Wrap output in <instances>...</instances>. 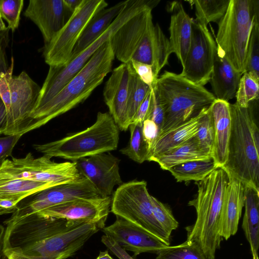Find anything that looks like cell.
Segmentation results:
<instances>
[{
	"instance_id": "6da1fadb",
	"label": "cell",
	"mask_w": 259,
	"mask_h": 259,
	"mask_svg": "<svg viewBox=\"0 0 259 259\" xmlns=\"http://www.w3.org/2000/svg\"><path fill=\"white\" fill-rule=\"evenodd\" d=\"M4 224L3 259H66L74 242L65 230L82 223L35 213Z\"/></svg>"
},
{
	"instance_id": "7a4b0ae2",
	"label": "cell",
	"mask_w": 259,
	"mask_h": 259,
	"mask_svg": "<svg viewBox=\"0 0 259 259\" xmlns=\"http://www.w3.org/2000/svg\"><path fill=\"white\" fill-rule=\"evenodd\" d=\"M229 177L222 167L204 179L195 182L196 197L188 202L196 212L194 224L186 228L187 240L196 244L207 259H215L217 249L223 240L219 233V221L224 196Z\"/></svg>"
},
{
	"instance_id": "3957f363",
	"label": "cell",
	"mask_w": 259,
	"mask_h": 259,
	"mask_svg": "<svg viewBox=\"0 0 259 259\" xmlns=\"http://www.w3.org/2000/svg\"><path fill=\"white\" fill-rule=\"evenodd\" d=\"M114 58L108 39L53 99L32 112L31 115L33 121L32 130L41 127L84 101L111 71Z\"/></svg>"
},
{
	"instance_id": "277c9868",
	"label": "cell",
	"mask_w": 259,
	"mask_h": 259,
	"mask_svg": "<svg viewBox=\"0 0 259 259\" xmlns=\"http://www.w3.org/2000/svg\"><path fill=\"white\" fill-rule=\"evenodd\" d=\"M231 130L227 161L222 167L229 177L259 190V130L250 103L230 104Z\"/></svg>"
},
{
	"instance_id": "5b68a950",
	"label": "cell",
	"mask_w": 259,
	"mask_h": 259,
	"mask_svg": "<svg viewBox=\"0 0 259 259\" xmlns=\"http://www.w3.org/2000/svg\"><path fill=\"white\" fill-rule=\"evenodd\" d=\"M152 89L164 110L160 135L198 115L216 99L203 86L168 71L158 78Z\"/></svg>"
},
{
	"instance_id": "8992f818",
	"label": "cell",
	"mask_w": 259,
	"mask_h": 259,
	"mask_svg": "<svg viewBox=\"0 0 259 259\" xmlns=\"http://www.w3.org/2000/svg\"><path fill=\"white\" fill-rule=\"evenodd\" d=\"M119 128L108 112H99L95 123L87 128L33 148L50 158L60 157L75 162L83 158L117 149Z\"/></svg>"
},
{
	"instance_id": "52a82bcc",
	"label": "cell",
	"mask_w": 259,
	"mask_h": 259,
	"mask_svg": "<svg viewBox=\"0 0 259 259\" xmlns=\"http://www.w3.org/2000/svg\"><path fill=\"white\" fill-rule=\"evenodd\" d=\"M259 21V1L230 0L227 10L218 22L217 49L233 68L245 71L248 41L254 23Z\"/></svg>"
},
{
	"instance_id": "ba28073f",
	"label": "cell",
	"mask_w": 259,
	"mask_h": 259,
	"mask_svg": "<svg viewBox=\"0 0 259 259\" xmlns=\"http://www.w3.org/2000/svg\"><path fill=\"white\" fill-rule=\"evenodd\" d=\"M14 61L6 73L0 74V97L7 111V126L4 135H23L32 130L31 115L36 106L40 87L23 71L13 75Z\"/></svg>"
},
{
	"instance_id": "9c48e42d",
	"label": "cell",
	"mask_w": 259,
	"mask_h": 259,
	"mask_svg": "<svg viewBox=\"0 0 259 259\" xmlns=\"http://www.w3.org/2000/svg\"><path fill=\"white\" fill-rule=\"evenodd\" d=\"M149 0H127L125 8L114 19L109 28L90 46L66 64L50 66L40 88L34 110L44 106L53 99L88 62L95 52L121 26L136 14L150 7Z\"/></svg>"
},
{
	"instance_id": "30bf717a",
	"label": "cell",
	"mask_w": 259,
	"mask_h": 259,
	"mask_svg": "<svg viewBox=\"0 0 259 259\" xmlns=\"http://www.w3.org/2000/svg\"><path fill=\"white\" fill-rule=\"evenodd\" d=\"M151 196L144 181L133 180L122 183L111 197V211L156 236L169 246L170 237L153 215Z\"/></svg>"
},
{
	"instance_id": "8fae6325",
	"label": "cell",
	"mask_w": 259,
	"mask_h": 259,
	"mask_svg": "<svg viewBox=\"0 0 259 259\" xmlns=\"http://www.w3.org/2000/svg\"><path fill=\"white\" fill-rule=\"evenodd\" d=\"M104 0H83L51 41L44 46L43 55L49 66H61L70 60L74 47L92 17L106 8Z\"/></svg>"
},
{
	"instance_id": "7c38bea8",
	"label": "cell",
	"mask_w": 259,
	"mask_h": 259,
	"mask_svg": "<svg viewBox=\"0 0 259 259\" xmlns=\"http://www.w3.org/2000/svg\"><path fill=\"white\" fill-rule=\"evenodd\" d=\"M99 197L92 183L82 176L77 181L56 185L26 197L17 205L7 220H15L70 201Z\"/></svg>"
},
{
	"instance_id": "4fadbf2b",
	"label": "cell",
	"mask_w": 259,
	"mask_h": 259,
	"mask_svg": "<svg viewBox=\"0 0 259 259\" xmlns=\"http://www.w3.org/2000/svg\"><path fill=\"white\" fill-rule=\"evenodd\" d=\"M217 50L216 42L207 26L193 19L191 44L180 74L204 87L210 79Z\"/></svg>"
},
{
	"instance_id": "5bb4252c",
	"label": "cell",
	"mask_w": 259,
	"mask_h": 259,
	"mask_svg": "<svg viewBox=\"0 0 259 259\" xmlns=\"http://www.w3.org/2000/svg\"><path fill=\"white\" fill-rule=\"evenodd\" d=\"M43 155L34 158L31 153L24 157H12L11 163L21 178L37 182L56 185L73 182L82 178L75 162H56Z\"/></svg>"
},
{
	"instance_id": "9a60e30c",
	"label": "cell",
	"mask_w": 259,
	"mask_h": 259,
	"mask_svg": "<svg viewBox=\"0 0 259 259\" xmlns=\"http://www.w3.org/2000/svg\"><path fill=\"white\" fill-rule=\"evenodd\" d=\"M75 162L80 174L92 183L101 197H111L114 187L122 184L120 160L109 152L83 158Z\"/></svg>"
},
{
	"instance_id": "2e32d148",
	"label": "cell",
	"mask_w": 259,
	"mask_h": 259,
	"mask_svg": "<svg viewBox=\"0 0 259 259\" xmlns=\"http://www.w3.org/2000/svg\"><path fill=\"white\" fill-rule=\"evenodd\" d=\"M114 222L104 227L103 232L125 251L134 256L145 252L158 253L168 246L164 241L143 228L119 217Z\"/></svg>"
},
{
	"instance_id": "e0dca14e",
	"label": "cell",
	"mask_w": 259,
	"mask_h": 259,
	"mask_svg": "<svg viewBox=\"0 0 259 259\" xmlns=\"http://www.w3.org/2000/svg\"><path fill=\"white\" fill-rule=\"evenodd\" d=\"M111 202V197L78 199L49 207L37 213L80 223H105Z\"/></svg>"
},
{
	"instance_id": "ac0fdd59",
	"label": "cell",
	"mask_w": 259,
	"mask_h": 259,
	"mask_svg": "<svg viewBox=\"0 0 259 259\" xmlns=\"http://www.w3.org/2000/svg\"><path fill=\"white\" fill-rule=\"evenodd\" d=\"M151 7H147L130 18L110 37L114 57L122 63L130 61L152 24Z\"/></svg>"
},
{
	"instance_id": "d6986e66",
	"label": "cell",
	"mask_w": 259,
	"mask_h": 259,
	"mask_svg": "<svg viewBox=\"0 0 259 259\" xmlns=\"http://www.w3.org/2000/svg\"><path fill=\"white\" fill-rule=\"evenodd\" d=\"M73 13L64 0H30L23 15L38 27L45 45L64 27Z\"/></svg>"
},
{
	"instance_id": "ffe728a7",
	"label": "cell",
	"mask_w": 259,
	"mask_h": 259,
	"mask_svg": "<svg viewBox=\"0 0 259 259\" xmlns=\"http://www.w3.org/2000/svg\"><path fill=\"white\" fill-rule=\"evenodd\" d=\"M129 69L127 64L122 63L114 68L104 90V101L119 130L126 131L130 125L127 112Z\"/></svg>"
},
{
	"instance_id": "44dd1931",
	"label": "cell",
	"mask_w": 259,
	"mask_h": 259,
	"mask_svg": "<svg viewBox=\"0 0 259 259\" xmlns=\"http://www.w3.org/2000/svg\"><path fill=\"white\" fill-rule=\"evenodd\" d=\"M47 184L20 177L13 168L10 159L0 166V207L15 209L17 205L26 197L52 187Z\"/></svg>"
},
{
	"instance_id": "7402d4cb",
	"label": "cell",
	"mask_w": 259,
	"mask_h": 259,
	"mask_svg": "<svg viewBox=\"0 0 259 259\" xmlns=\"http://www.w3.org/2000/svg\"><path fill=\"white\" fill-rule=\"evenodd\" d=\"M172 53L169 39L158 23L151 25L131 60L152 66L158 77L161 69L168 64Z\"/></svg>"
},
{
	"instance_id": "603a6c76",
	"label": "cell",
	"mask_w": 259,
	"mask_h": 259,
	"mask_svg": "<svg viewBox=\"0 0 259 259\" xmlns=\"http://www.w3.org/2000/svg\"><path fill=\"white\" fill-rule=\"evenodd\" d=\"M244 185L239 180L229 177L219 221V233L223 239L227 240L236 234L244 206Z\"/></svg>"
},
{
	"instance_id": "cb8c5ba5",
	"label": "cell",
	"mask_w": 259,
	"mask_h": 259,
	"mask_svg": "<svg viewBox=\"0 0 259 259\" xmlns=\"http://www.w3.org/2000/svg\"><path fill=\"white\" fill-rule=\"evenodd\" d=\"M230 104L216 99L209 107L214 131L212 158L218 167H223L227 159L231 130Z\"/></svg>"
},
{
	"instance_id": "d4e9b609",
	"label": "cell",
	"mask_w": 259,
	"mask_h": 259,
	"mask_svg": "<svg viewBox=\"0 0 259 259\" xmlns=\"http://www.w3.org/2000/svg\"><path fill=\"white\" fill-rule=\"evenodd\" d=\"M170 10L169 44L172 53L176 55L183 66L191 44L193 19L180 3L174 2Z\"/></svg>"
},
{
	"instance_id": "484cf974",
	"label": "cell",
	"mask_w": 259,
	"mask_h": 259,
	"mask_svg": "<svg viewBox=\"0 0 259 259\" xmlns=\"http://www.w3.org/2000/svg\"><path fill=\"white\" fill-rule=\"evenodd\" d=\"M242 74L236 71L217 49L209 81L215 98L228 102L235 97Z\"/></svg>"
},
{
	"instance_id": "4316f807",
	"label": "cell",
	"mask_w": 259,
	"mask_h": 259,
	"mask_svg": "<svg viewBox=\"0 0 259 259\" xmlns=\"http://www.w3.org/2000/svg\"><path fill=\"white\" fill-rule=\"evenodd\" d=\"M127 1H122L109 8H105L92 17L76 42L70 60L90 46L109 28L125 8Z\"/></svg>"
},
{
	"instance_id": "83f0119b",
	"label": "cell",
	"mask_w": 259,
	"mask_h": 259,
	"mask_svg": "<svg viewBox=\"0 0 259 259\" xmlns=\"http://www.w3.org/2000/svg\"><path fill=\"white\" fill-rule=\"evenodd\" d=\"M205 109L198 115L160 134L151 151L148 161H152L162 153L194 137Z\"/></svg>"
},
{
	"instance_id": "f1b7e54d",
	"label": "cell",
	"mask_w": 259,
	"mask_h": 259,
	"mask_svg": "<svg viewBox=\"0 0 259 259\" xmlns=\"http://www.w3.org/2000/svg\"><path fill=\"white\" fill-rule=\"evenodd\" d=\"M245 187V210L242 227L250 248L252 259H258L259 190Z\"/></svg>"
},
{
	"instance_id": "f546056e",
	"label": "cell",
	"mask_w": 259,
	"mask_h": 259,
	"mask_svg": "<svg viewBox=\"0 0 259 259\" xmlns=\"http://www.w3.org/2000/svg\"><path fill=\"white\" fill-rule=\"evenodd\" d=\"M211 158L199 149L194 137L162 153L152 161L157 162L162 169L168 170L175 165L188 161Z\"/></svg>"
},
{
	"instance_id": "4dcf8cb0",
	"label": "cell",
	"mask_w": 259,
	"mask_h": 259,
	"mask_svg": "<svg viewBox=\"0 0 259 259\" xmlns=\"http://www.w3.org/2000/svg\"><path fill=\"white\" fill-rule=\"evenodd\" d=\"M219 168L212 158L195 160L175 165L168 171L178 182L200 181Z\"/></svg>"
},
{
	"instance_id": "1f68e13d",
	"label": "cell",
	"mask_w": 259,
	"mask_h": 259,
	"mask_svg": "<svg viewBox=\"0 0 259 259\" xmlns=\"http://www.w3.org/2000/svg\"><path fill=\"white\" fill-rule=\"evenodd\" d=\"M195 8L196 19L201 25L207 26L210 22L218 23L225 15L230 0L191 1Z\"/></svg>"
},
{
	"instance_id": "d6a6232c",
	"label": "cell",
	"mask_w": 259,
	"mask_h": 259,
	"mask_svg": "<svg viewBox=\"0 0 259 259\" xmlns=\"http://www.w3.org/2000/svg\"><path fill=\"white\" fill-rule=\"evenodd\" d=\"M126 64L128 65L129 69L127 112L131 124L139 106L151 90V88L141 80L130 62Z\"/></svg>"
},
{
	"instance_id": "836d02e7",
	"label": "cell",
	"mask_w": 259,
	"mask_h": 259,
	"mask_svg": "<svg viewBox=\"0 0 259 259\" xmlns=\"http://www.w3.org/2000/svg\"><path fill=\"white\" fill-rule=\"evenodd\" d=\"M128 128L130 131L128 143L120 152L139 163L148 161L150 150L143 137L142 123H131Z\"/></svg>"
},
{
	"instance_id": "e575fe53",
	"label": "cell",
	"mask_w": 259,
	"mask_h": 259,
	"mask_svg": "<svg viewBox=\"0 0 259 259\" xmlns=\"http://www.w3.org/2000/svg\"><path fill=\"white\" fill-rule=\"evenodd\" d=\"M156 259H207L198 246L189 240L167 246L157 253Z\"/></svg>"
},
{
	"instance_id": "d590c367",
	"label": "cell",
	"mask_w": 259,
	"mask_h": 259,
	"mask_svg": "<svg viewBox=\"0 0 259 259\" xmlns=\"http://www.w3.org/2000/svg\"><path fill=\"white\" fill-rule=\"evenodd\" d=\"M259 79L245 72L240 80L236 93V104L239 107L247 108L253 101L258 100Z\"/></svg>"
},
{
	"instance_id": "8d00e7d4",
	"label": "cell",
	"mask_w": 259,
	"mask_h": 259,
	"mask_svg": "<svg viewBox=\"0 0 259 259\" xmlns=\"http://www.w3.org/2000/svg\"><path fill=\"white\" fill-rule=\"evenodd\" d=\"M194 138L199 149L203 153L212 157L214 131L209 108L205 110L200 119L197 132Z\"/></svg>"
},
{
	"instance_id": "74e56055",
	"label": "cell",
	"mask_w": 259,
	"mask_h": 259,
	"mask_svg": "<svg viewBox=\"0 0 259 259\" xmlns=\"http://www.w3.org/2000/svg\"><path fill=\"white\" fill-rule=\"evenodd\" d=\"M259 79V21L252 28L248 43L245 71Z\"/></svg>"
},
{
	"instance_id": "f35d334b",
	"label": "cell",
	"mask_w": 259,
	"mask_h": 259,
	"mask_svg": "<svg viewBox=\"0 0 259 259\" xmlns=\"http://www.w3.org/2000/svg\"><path fill=\"white\" fill-rule=\"evenodd\" d=\"M151 200L154 218L166 234L170 237L172 231L178 227L179 223L167 206L154 196H151Z\"/></svg>"
},
{
	"instance_id": "ab89813d",
	"label": "cell",
	"mask_w": 259,
	"mask_h": 259,
	"mask_svg": "<svg viewBox=\"0 0 259 259\" xmlns=\"http://www.w3.org/2000/svg\"><path fill=\"white\" fill-rule=\"evenodd\" d=\"M23 0H0V14L7 22L8 29L13 32L19 25Z\"/></svg>"
},
{
	"instance_id": "60d3db41",
	"label": "cell",
	"mask_w": 259,
	"mask_h": 259,
	"mask_svg": "<svg viewBox=\"0 0 259 259\" xmlns=\"http://www.w3.org/2000/svg\"><path fill=\"white\" fill-rule=\"evenodd\" d=\"M128 62L143 82L151 88L155 85L158 77L155 74L151 66L132 60Z\"/></svg>"
},
{
	"instance_id": "b9f144b4",
	"label": "cell",
	"mask_w": 259,
	"mask_h": 259,
	"mask_svg": "<svg viewBox=\"0 0 259 259\" xmlns=\"http://www.w3.org/2000/svg\"><path fill=\"white\" fill-rule=\"evenodd\" d=\"M160 133L158 125L151 119H146L142 123V135L147 144L150 154Z\"/></svg>"
},
{
	"instance_id": "7bdbcfd3",
	"label": "cell",
	"mask_w": 259,
	"mask_h": 259,
	"mask_svg": "<svg viewBox=\"0 0 259 259\" xmlns=\"http://www.w3.org/2000/svg\"><path fill=\"white\" fill-rule=\"evenodd\" d=\"M22 136L17 134L0 137V166L8 157L12 156L15 146Z\"/></svg>"
},
{
	"instance_id": "ee69618b",
	"label": "cell",
	"mask_w": 259,
	"mask_h": 259,
	"mask_svg": "<svg viewBox=\"0 0 259 259\" xmlns=\"http://www.w3.org/2000/svg\"><path fill=\"white\" fill-rule=\"evenodd\" d=\"M164 118V114L162 106L152 89L151 105L148 119L153 121L158 125L161 131Z\"/></svg>"
},
{
	"instance_id": "f6af8a7d",
	"label": "cell",
	"mask_w": 259,
	"mask_h": 259,
	"mask_svg": "<svg viewBox=\"0 0 259 259\" xmlns=\"http://www.w3.org/2000/svg\"><path fill=\"white\" fill-rule=\"evenodd\" d=\"M152 99V89L139 106L132 123H142L148 118L150 113Z\"/></svg>"
},
{
	"instance_id": "bcb514c9",
	"label": "cell",
	"mask_w": 259,
	"mask_h": 259,
	"mask_svg": "<svg viewBox=\"0 0 259 259\" xmlns=\"http://www.w3.org/2000/svg\"><path fill=\"white\" fill-rule=\"evenodd\" d=\"M9 29L0 31V74L6 73L9 67L6 55L9 42Z\"/></svg>"
},
{
	"instance_id": "7dc6e473",
	"label": "cell",
	"mask_w": 259,
	"mask_h": 259,
	"mask_svg": "<svg viewBox=\"0 0 259 259\" xmlns=\"http://www.w3.org/2000/svg\"><path fill=\"white\" fill-rule=\"evenodd\" d=\"M101 241L119 259H135L109 236L103 235Z\"/></svg>"
},
{
	"instance_id": "c3c4849f",
	"label": "cell",
	"mask_w": 259,
	"mask_h": 259,
	"mask_svg": "<svg viewBox=\"0 0 259 259\" xmlns=\"http://www.w3.org/2000/svg\"><path fill=\"white\" fill-rule=\"evenodd\" d=\"M7 126V114L5 105L0 97V134H5Z\"/></svg>"
},
{
	"instance_id": "681fc988",
	"label": "cell",
	"mask_w": 259,
	"mask_h": 259,
	"mask_svg": "<svg viewBox=\"0 0 259 259\" xmlns=\"http://www.w3.org/2000/svg\"><path fill=\"white\" fill-rule=\"evenodd\" d=\"M67 7L73 12L78 7L83 0H64Z\"/></svg>"
},
{
	"instance_id": "f907efd6",
	"label": "cell",
	"mask_w": 259,
	"mask_h": 259,
	"mask_svg": "<svg viewBox=\"0 0 259 259\" xmlns=\"http://www.w3.org/2000/svg\"><path fill=\"white\" fill-rule=\"evenodd\" d=\"M5 232V228L3 225H0V259L2 256Z\"/></svg>"
},
{
	"instance_id": "816d5d0a",
	"label": "cell",
	"mask_w": 259,
	"mask_h": 259,
	"mask_svg": "<svg viewBox=\"0 0 259 259\" xmlns=\"http://www.w3.org/2000/svg\"><path fill=\"white\" fill-rule=\"evenodd\" d=\"M96 259H113L109 254L107 250L100 251L99 255Z\"/></svg>"
},
{
	"instance_id": "f5cc1de1",
	"label": "cell",
	"mask_w": 259,
	"mask_h": 259,
	"mask_svg": "<svg viewBox=\"0 0 259 259\" xmlns=\"http://www.w3.org/2000/svg\"><path fill=\"white\" fill-rule=\"evenodd\" d=\"M8 29L7 27L6 26L5 23L4 22L1 15L0 14V31H4Z\"/></svg>"
}]
</instances>
